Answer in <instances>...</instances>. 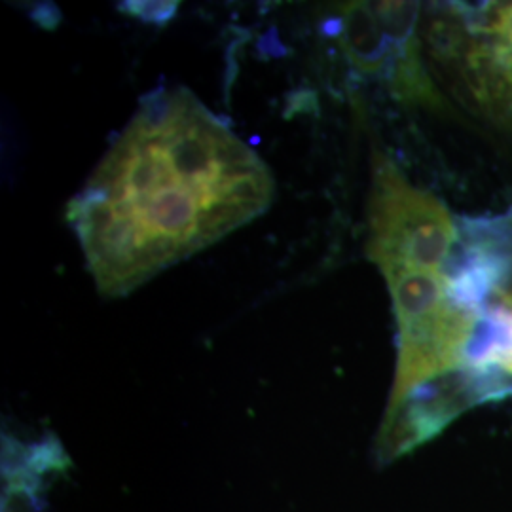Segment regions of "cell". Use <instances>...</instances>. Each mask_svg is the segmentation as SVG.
I'll return each instance as SVG.
<instances>
[{
    "mask_svg": "<svg viewBox=\"0 0 512 512\" xmlns=\"http://www.w3.org/2000/svg\"><path fill=\"white\" fill-rule=\"evenodd\" d=\"M253 148L183 86H158L67 207L105 296H126L274 200Z\"/></svg>",
    "mask_w": 512,
    "mask_h": 512,
    "instance_id": "1",
    "label": "cell"
},
{
    "mask_svg": "<svg viewBox=\"0 0 512 512\" xmlns=\"http://www.w3.org/2000/svg\"><path fill=\"white\" fill-rule=\"evenodd\" d=\"M444 272L471 308L473 325L458 372L442 387L425 414L437 435L476 404L512 397V205L459 217V238Z\"/></svg>",
    "mask_w": 512,
    "mask_h": 512,
    "instance_id": "2",
    "label": "cell"
},
{
    "mask_svg": "<svg viewBox=\"0 0 512 512\" xmlns=\"http://www.w3.org/2000/svg\"><path fill=\"white\" fill-rule=\"evenodd\" d=\"M420 37L454 101L512 139V0L423 4Z\"/></svg>",
    "mask_w": 512,
    "mask_h": 512,
    "instance_id": "3",
    "label": "cell"
},
{
    "mask_svg": "<svg viewBox=\"0 0 512 512\" xmlns=\"http://www.w3.org/2000/svg\"><path fill=\"white\" fill-rule=\"evenodd\" d=\"M366 222V256L382 274L442 270L458 243L459 215L380 150L372 158Z\"/></svg>",
    "mask_w": 512,
    "mask_h": 512,
    "instance_id": "4",
    "label": "cell"
},
{
    "mask_svg": "<svg viewBox=\"0 0 512 512\" xmlns=\"http://www.w3.org/2000/svg\"><path fill=\"white\" fill-rule=\"evenodd\" d=\"M334 23L349 65L361 76L389 86L397 61V37L378 2H344Z\"/></svg>",
    "mask_w": 512,
    "mask_h": 512,
    "instance_id": "5",
    "label": "cell"
},
{
    "mask_svg": "<svg viewBox=\"0 0 512 512\" xmlns=\"http://www.w3.org/2000/svg\"><path fill=\"white\" fill-rule=\"evenodd\" d=\"M118 8L128 16L141 19L145 23L165 25L175 18L179 2H122L118 4Z\"/></svg>",
    "mask_w": 512,
    "mask_h": 512,
    "instance_id": "6",
    "label": "cell"
}]
</instances>
